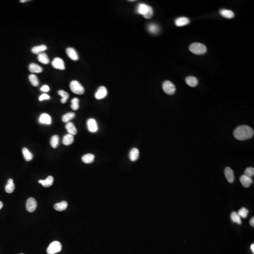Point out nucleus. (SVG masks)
Wrapping results in <instances>:
<instances>
[{
  "label": "nucleus",
  "mask_w": 254,
  "mask_h": 254,
  "mask_svg": "<svg viewBox=\"0 0 254 254\" xmlns=\"http://www.w3.org/2000/svg\"><path fill=\"white\" fill-rule=\"evenodd\" d=\"M66 129H67L68 133L72 135H76L77 133V129L73 123L71 122H68L66 125Z\"/></svg>",
  "instance_id": "obj_19"
},
{
  "label": "nucleus",
  "mask_w": 254,
  "mask_h": 254,
  "mask_svg": "<svg viewBox=\"0 0 254 254\" xmlns=\"http://www.w3.org/2000/svg\"><path fill=\"white\" fill-rule=\"evenodd\" d=\"M38 60L41 63L44 64H48L49 63V60L47 54L45 53H41L38 56Z\"/></svg>",
  "instance_id": "obj_28"
},
{
  "label": "nucleus",
  "mask_w": 254,
  "mask_h": 254,
  "mask_svg": "<svg viewBox=\"0 0 254 254\" xmlns=\"http://www.w3.org/2000/svg\"><path fill=\"white\" fill-rule=\"evenodd\" d=\"M186 82L188 86L194 87L198 84V81L196 78L194 76H188L186 78Z\"/></svg>",
  "instance_id": "obj_21"
},
{
  "label": "nucleus",
  "mask_w": 254,
  "mask_h": 254,
  "mask_svg": "<svg viewBox=\"0 0 254 254\" xmlns=\"http://www.w3.org/2000/svg\"><path fill=\"white\" fill-rule=\"evenodd\" d=\"M74 141L73 136L71 134H66L63 136V143L65 146H69L73 143Z\"/></svg>",
  "instance_id": "obj_22"
},
{
  "label": "nucleus",
  "mask_w": 254,
  "mask_h": 254,
  "mask_svg": "<svg viewBox=\"0 0 254 254\" xmlns=\"http://www.w3.org/2000/svg\"><path fill=\"white\" fill-rule=\"evenodd\" d=\"M75 114L73 112H70L64 114L62 118V121L64 122H67L75 117Z\"/></svg>",
  "instance_id": "obj_32"
},
{
  "label": "nucleus",
  "mask_w": 254,
  "mask_h": 254,
  "mask_svg": "<svg viewBox=\"0 0 254 254\" xmlns=\"http://www.w3.org/2000/svg\"><path fill=\"white\" fill-rule=\"evenodd\" d=\"M87 126L88 131L94 133L98 131V124L96 121L94 119H88L87 121Z\"/></svg>",
  "instance_id": "obj_9"
},
{
  "label": "nucleus",
  "mask_w": 254,
  "mask_h": 254,
  "mask_svg": "<svg viewBox=\"0 0 254 254\" xmlns=\"http://www.w3.org/2000/svg\"><path fill=\"white\" fill-rule=\"evenodd\" d=\"M72 105L71 107L73 111H77L79 108V100L78 98H75L72 99L71 100Z\"/></svg>",
  "instance_id": "obj_35"
},
{
  "label": "nucleus",
  "mask_w": 254,
  "mask_h": 254,
  "mask_svg": "<svg viewBox=\"0 0 254 254\" xmlns=\"http://www.w3.org/2000/svg\"><path fill=\"white\" fill-rule=\"evenodd\" d=\"M68 203L67 202L63 201L59 203H57L54 205V208L56 210L62 211L67 208Z\"/></svg>",
  "instance_id": "obj_20"
},
{
  "label": "nucleus",
  "mask_w": 254,
  "mask_h": 254,
  "mask_svg": "<svg viewBox=\"0 0 254 254\" xmlns=\"http://www.w3.org/2000/svg\"><path fill=\"white\" fill-rule=\"evenodd\" d=\"M162 88L165 93L169 95L174 94L176 91L175 85L169 81H166L163 83Z\"/></svg>",
  "instance_id": "obj_4"
},
{
  "label": "nucleus",
  "mask_w": 254,
  "mask_h": 254,
  "mask_svg": "<svg viewBox=\"0 0 254 254\" xmlns=\"http://www.w3.org/2000/svg\"><path fill=\"white\" fill-rule=\"evenodd\" d=\"M107 95V89L104 86H101L98 88L95 95V97L96 99L100 100L106 98Z\"/></svg>",
  "instance_id": "obj_7"
},
{
  "label": "nucleus",
  "mask_w": 254,
  "mask_h": 254,
  "mask_svg": "<svg viewBox=\"0 0 254 254\" xmlns=\"http://www.w3.org/2000/svg\"><path fill=\"white\" fill-rule=\"evenodd\" d=\"M244 175L248 176V178H252L254 175V168L252 167H249L246 168L245 171Z\"/></svg>",
  "instance_id": "obj_37"
},
{
  "label": "nucleus",
  "mask_w": 254,
  "mask_h": 254,
  "mask_svg": "<svg viewBox=\"0 0 254 254\" xmlns=\"http://www.w3.org/2000/svg\"><path fill=\"white\" fill-rule=\"evenodd\" d=\"M41 91L43 92H48L49 91V87L47 85H45L41 88Z\"/></svg>",
  "instance_id": "obj_40"
},
{
  "label": "nucleus",
  "mask_w": 254,
  "mask_h": 254,
  "mask_svg": "<svg viewBox=\"0 0 254 254\" xmlns=\"http://www.w3.org/2000/svg\"><path fill=\"white\" fill-rule=\"evenodd\" d=\"M95 159V156L91 153H88L85 154L82 157L81 160L82 161L86 164L91 163L94 161Z\"/></svg>",
  "instance_id": "obj_26"
},
{
  "label": "nucleus",
  "mask_w": 254,
  "mask_h": 254,
  "mask_svg": "<svg viewBox=\"0 0 254 254\" xmlns=\"http://www.w3.org/2000/svg\"><path fill=\"white\" fill-rule=\"evenodd\" d=\"M3 207V203L1 201H0V209H1Z\"/></svg>",
  "instance_id": "obj_43"
},
{
  "label": "nucleus",
  "mask_w": 254,
  "mask_h": 254,
  "mask_svg": "<svg viewBox=\"0 0 254 254\" xmlns=\"http://www.w3.org/2000/svg\"><path fill=\"white\" fill-rule=\"evenodd\" d=\"M26 208L28 212L34 211L37 208V202L33 198H30L27 200L26 203Z\"/></svg>",
  "instance_id": "obj_6"
},
{
  "label": "nucleus",
  "mask_w": 254,
  "mask_h": 254,
  "mask_svg": "<svg viewBox=\"0 0 254 254\" xmlns=\"http://www.w3.org/2000/svg\"><path fill=\"white\" fill-rule=\"evenodd\" d=\"M225 175L228 182L233 183L234 182V172L230 168L227 167L225 168Z\"/></svg>",
  "instance_id": "obj_11"
},
{
  "label": "nucleus",
  "mask_w": 254,
  "mask_h": 254,
  "mask_svg": "<svg viewBox=\"0 0 254 254\" xmlns=\"http://www.w3.org/2000/svg\"><path fill=\"white\" fill-rule=\"evenodd\" d=\"M253 129L247 125L237 127L233 132V136L237 140L243 141L251 138L254 136Z\"/></svg>",
  "instance_id": "obj_1"
},
{
  "label": "nucleus",
  "mask_w": 254,
  "mask_h": 254,
  "mask_svg": "<svg viewBox=\"0 0 254 254\" xmlns=\"http://www.w3.org/2000/svg\"><path fill=\"white\" fill-rule=\"evenodd\" d=\"M139 155V152L138 150L136 148H132L129 153V159L131 161H136L138 158Z\"/></svg>",
  "instance_id": "obj_16"
},
{
  "label": "nucleus",
  "mask_w": 254,
  "mask_h": 254,
  "mask_svg": "<svg viewBox=\"0 0 254 254\" xmlns=\"http://www.w3.org/2000/svg\"><path fill=\"white\" fill-rule=\"evenodd\" d=\"M58 94L62 97V99H61V103H66L69 98V94L63 90L59 91H58Z\"/></svg>",
  "instance_id": "obj_30"
},
{
  "label": "nucleus",
  "mask_w": 254,
  "mask_h": 254,
  "mask_svg": "<svg viewBox=\"0 0 254 254\" xmlns=\"http://www.w3.org/2000/svg\"><path fill=\"white\" fill-rule=\"evenodd\" d=\"M15 189V186L13 183V180L12 179H9L8 180V183L5 186V190L7 193H13Z\"/></svg>",
  "instance_id": "obj_23"
},
{
  "label": "nucleus",
  "mask_w": 254,
  "mask_h": 254,
  "mask_svg": "<svg viewBox=\"0 0 254 254\" xmlns=\"http://www.w3.org/2000/svg\"><path fill=\"white\" fill-rule=\"evenodd\" d=\"M39 121L41 123L49 125L51 123V118L49 114L44 113L41 115L39 117Z\"/></svg>",
  "instance_id": "obj_13"
},
{
  "label": "nucleus",
  "mask_w": 254,
  "mask_h": 254,
  "mask_svg": "<svg viewBox=\"0 0 254 254\" xmlns=\"http://www.w3.org/2000/svg\"><path fill=\"white\" fill-rule=\"evenodd\" d=\"M249 223H250V225L251 226H252V227H254V217H253V218H252L250 220V221H249Z\"/></svg>",
  "instance_id": "obj_41"
},
{
  "label": "nucleus",
  "mask_w": 254,
  "mask_h": 254,
  "mask_svg": "<svg viewBox=\"0 0 254 254\" xmlns=\"http://www.w3.org/2000/svg\"><path fill=\"white\" fill-rule=\"evenodd\" d=\"M54 178L52 176H49L45 180H39L38 182L41 183L42 186L45 187H49L53 184Z\"/></svg>",
  "instance_id": "obj_17"
},
{
  "label": "nucleus",
  "mask_w": 254,
  "mask_h": 254,
  "mask_svg": "<svg viewBox=\"0 0 254 254\" xmlns=\"http://www.w3.org/2000/svg\"><path fill=\"white\" fill-rule=\"evenodd\" d=\"M189 50L193 54L202 55L207 52V48L205 45L200 43H193L190 46Z\"/></svg>",
  "instance_id": "obj_2"
},
{
  "label": "nucleus",
  "mask_w": 254,
  "mask_h": 254,
  "mask_svg": "<svg viewBox=\"0 0 254 254\" xmlns=\"http://www.w3.org/2000/svg\"><path fill=\"white\" fill-rule=\"evenodd\" d=\"M151 8V6H148L146 4H140L138 5L136 11L138 14L142 15L144 16L147 14Z\"/></svg>",
  "instance_id": "obj_10"
},
{
  "label": "nucleus",
  "mask_w": 254,
  "mask_h": 254,
  "mask_svg": "<svg viewBox=\"0 0 254 254\" xmlns=\"http://www.w3.org/2000/svg\"><path fill=\"white\" fill-rule=\"evenodd\" d=\"M22 153L23 154L24 157L26 161H29L33 159V154L30 152L28 150L27 148H26V147L23 148Z\"/></svg>",
  "instance_id": "obj_29"
},
{
  "label": "nucleus",
  "mask_w": 254,
  "mask_h": 254,
  "mask_svg": "<svg viewBox=\"0 0 254 254\" xmlns=\"http://www.w3.org/2000/svg\"><path fill=\"white\" fill-rule=\"evenodd\" d=\"M70 88L71 90L74 94L77 95H82L85 92L84 88L80 83L79 81H73L70 84Z\"/></svg>",
  "instance_id": "obj_3"
},
{
  "label": "nucleus",
  "mask_w": 254,
  "mask_h": 254,
  "mask_svg": "<svg viewBox=\"0 0 254 254\" xmlns=\"http://www.w3.org/2000/svg\"><path fill=\"white\" fill-rule=\"evenodd\" d=\"M251 250L253 252V253H254V244L251 245Z\"/></svg>",
  "instance_id": "obj_42"
},
{
  "label": "nucleus",
  "mask_w": 254,
  "mask_h": 254,
  "mask_svg": "<svg viewBox=\"0 0 254 254\" xmlns=\"http://www.w3.org/2000/svg\"><path fill=\"white\" fill-rule=\"evenodd\" d=\"M189 23V19L186 17H180L175 20V25L177 26H183L188 25Z\"/></svg>",
  "instance_id": "obj_15"
},
{
  "label": "nucleus",
  "mask_w": 254,
  "mask_h": 254,
  "mask_svg": "<svg viewBox=\"0 0 254 254\" xmlns=\"http://www.w3.org/2000/svg\"><path fill=\"white\" fill-rule=\"evenodd\" d=\"M29 70L31 73H41L43 71V69L41 66L35 63H31L29 66Z\"/></svg>",
  "instance_id": "obj_18"
},
{
  "label": "nucleus",
  "mask_w": 254,
  "mask_h": 254,
  "mask_svg": "<svg viewBox=\"0 0 254 254\" xmlns=\"http://www.w3.org/2000/svg\"><path fill=\"white\" fill-rule=\"evenodd\" d=\"M220 14L224 18L227 19H232L234 16V13L232 11L228 9H221L220 11Z\"/></svg>",
  "instance_id": "obj_27"
},
{
  "label": "nucleus",
  "mask_w": 254,
  "mask_h": 254,
  "mask_svg": "<svg viewBox=\"0 0 254 254\" xmlns=\"http://www.w3.org/2000/svg\"><path fill=\"white\" fill-rule=\"evenodd\" d=\"M153 15V11L152 7L151 8L149 9V11L147 12V14H146V15L144 16V18L146 19H150L152 18Z\"/></svg>",
  "instance_id": "obj_38"
},
{
  "label": "nucleus",
  "mask_w": 254,
  "mask_h": 254,
  "mask_svg": "<svg viewBox=\"0 0 254 254\" xmlns=\"http://www.w3.org/2000/svg\"><path fill=\"white\" fill-rule=\"evenodd\" d=\"M52 65L53 67L57 69L64 70L65 65L63 60L59 58H56L52 62Z\"/></svg>",
  "instance_id": "obj_8"
},
{
  "label": "nucleus",
  "mask_w": 254,
  "mask_h": 254,
  "mask_svg": "<svg viewBox=\"0 0 254 254\" xmlns=\"http://www.w3.org/2000/svg\"><path fill=\"white\" fill-rule=\"evenodd\" d=\"M29 79L30 81L33 86H34V87H36V86L39 85V80H38L36 75L34 74H30L29 76Z\"/></svg>",
  "instance_id": "obj_34"
},
{
  "label": "nucleus",
  "mask_w": 254,
  "mask_h": 254,
  "mask_svg": "<svg viewBox=\"0 0 254 254\" xmlns=\"http://www.w3.org/2000/svg\"><path fill=\"white\" fill-rule=\"evenodd\" d=\"M62 249V245L60 242L55 241L50 244L47 249L48 254H55L60 252Z\"/></svg>",
  "instance_id": "obj_5"
},
{
  "label": "nucleus",
  "mask_w": 254,
  "mask_h": 254,
  "mask_svg": "<svg viewBox=\"0 0 254 254\" xmlns=\"http://www.w3.org/2000/svg\"><path fill=\"white\" fill-rule=\"evenodd\" d=\"M59 136L56 135L53 136H52L51 139V146L53 148H56L58 147V145L59 144Z\"/></svg>",
  "instance_id": "obj_33"
},
{
  "label": "nucleus",
  "mask_w": 254,
  "mask_h": 254,
  "mask_svg": "<svg viewBox=\"0 0 254 254\" xmlns=\"http://www.w3.org/2000/svg\"></svg>",
  "instance_id": "obj_45"
},
{
  "label": "nucleus",
  "mask_w": 254,
  "mask_h": 254,
  "mask_svg": "<svg viewBox=\"0 0 254 254\" xmlns=\"http://www.w3.org/2000/svg\"><path fill=\"white\" fill-rule=\"evenodd\" d=\"M248 212L249 211L247 208H242L239 210V211L238 212V214L239 215V216L240 218H246L248 215Z\"/></svg>",
  "instance_id": "obj_36"
},
{
  "label": "nucleus",
  "mask_w": 254,
  "mask_h": 254,
  "mask_svg": "<svg viewBox=\"0 0 254 254\" xmlns=\"http://www.w3.org/2000/svg\"><path fill=\"white\" fill-rule=\"evenodd\" d=\"M26 1H26V0H21V1H20L21 2H25Z\"/></svg>",
  "instance_id": "obj_44"
},
{
  "label": "nucleus",
  "mask_w": 254,
  "mask_h": 254,
  "mask_svg": "<svg viewBox=\"0 0 254 254\" xmlns=\"http://www.w3.org/2000/svg\"><path fill=\"white\" fill-rule=\"evenodd\" d=\"M147 29L152 34H157L159 33L160 28L159 26L154 23H151L147 26Z\"/></svg>",
  "instance_id": "obj_24"
},
{
  "label": "nucleus",
  "mask_w": 254,
  "mask_h": 254,
  "mask_svg": "<svg viewBox=\"0 0 254 254\" xmlns=\"http://www.w3.org/2000/svg\"><path fill=\"white\" fill-rule=\"evenodd\" d=\"M47 49V47L45 45H41L39 46H35L32 49V52L34 54H39L44 51Z\"/></svg>",
  "instance_id": "obj_25"
},
{
  "label": "nucleus",
  "mask_w": 254,
  "mask_h": 254,
  "mask_svg": "<svg viewBox=\"0 0 254 254\" xmlns=\"http://www.w3.org/2000/svg\"><path fill=\"white\" fill-rule=\"evenodd\" d=\"M240 180L242 186L245 188L249 187L252 183H253V180L251 178H248L245 175L241 176L240 177Z\"/></svg>",
  "instance_id": "obj_12"
},
{
  "label": "nucleus",
  "mask_w": 254,
  "mask_h": 254,
  "mask_svg": "<svg viewBox=\"0 0 254 254\" xmlns=\"http://www.w3.org/2000/svg\"><path fill=\"white\" fill-rule=\"evenodd\" d=\"M66 51L67 55L72 60L76 61L78 59L79 57H78L76 51H75L74 49L72 48H68L66 49Z\"/></svg>",
  "instance_id": "obj_14"
},
{
  "label": "nucleus",
  "mask_w": 254,
  "mask_h": 254,
  "mask_svg": "<svg viewBox=\"0 0 254 254\" xmlns=\"http://www.w3.org/2000/svg\"><path fill=\"white\" fill-rule=\"evenodd\" d=\"M50 99V96L47 94H43L40 96L39 98V101H42L44 100H48Z\"/></svg>",
  "instance_id": "obj_39"
},
{
  "label": "nucleus",
  "mask_w": 254,
  "mask_h": 254,
  "mask_svg": "<svg viewBox=\"0 0 254 254\" xmlns=\"http://www.w3.org/2000/svg\"><path fill=\"white\" fill-rule=\"evenodd\" d=\"M230 218L233 222L240 225L241 224V218L239 216V215L236 212H233L230 215Z\"/></svg>",
  "instance_id": "obj_31"
}]
</instances>
